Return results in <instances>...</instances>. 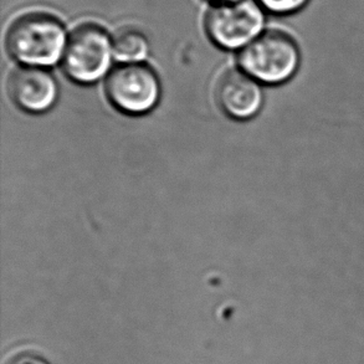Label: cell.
<instances>
[{
  "mask_svg": "<svg viewBox=\"0 0 364 364\" xmlns=\"http://www.w3.org/2000/svg\"><path fill=\"white\" fill-rule=\"evenodd\" d=\"M64 24L48 13H26L10 25L5 45L13 59L25 66H50L63 60L68 43Z\"/></svg>",
  "mask_w": 364,
  "mask_h": 364,
  "instance_id": "1",
  "label": "cell"
},
{
  "mask_svg": "<svg viewBox=\"0 0 364 364\" xmlns=\"http://www.w3.org/2000/svg\"><path fill=\"white\" fill-rule=\"evenodd\" d=\"M239 64L252 79L264 84H282L299 69L300 50L290 35L267 30L242 50Z\"/></svg>",
  "mask_w": 364,
  "mask_h": 364,
  "instance_id": "2",
  "label": "cell"
},
{
  "mask_svg": "<svg viewBox=\"0 0 364 364\" xmlns=\"http://www.w3.org/2000/svg\"><path fill=\"white\" fill-rule=\"evenodd\" d=\"M264 25L265 10L256 0L212 5L204 20L209 39L225 50L244 49L264 33Z\"/></svg>",
  "mask_w": 364,
  "mask_h": 364,
  "instance_id": "3",
  "label": "cell"
},
{
  "mask_svg": "<svg viewBox=\"0 0 364 364\" xmlns=\"http://www.w3.org/2000/svg\"><path fill=\"white\" fill-rule=\"evenodd\" d=\"M112 38L96 24H82L71 31L66 43L63 69L79 84H92L101 79L111 65Z\"/></svg>",
  "mask_w": 364,
  "mask_h": 364,
  "instance_id": "4",
  "label": "cell"
},
{
  "mask_svg": "<svg viewBox=\"0 0 364 364\" xmlns=\"http://www.w3.org/2000/svg\"><path fill=\"white\" fill-rule=\"evenodd\" d=\"M105 90L116 109L132 116L148 114L161 99L157 75L141 63L116 68L109 74Z\"/></svg>",
  "mask_w": 364,
  "mask_h": 364,
  "instance_id": "5",
  "label": "cell"
},
{
  "mask_svg": "<svg viewBox=\"0 0 364 364\" xmlns=\"http://www.w3.org/2000/svg\"><path fill=\"white\" fill-rule=\"evenodd\" d=\"M10 99L30 114H43L54 106L59 89L48 71L36 66H23L10 75Z\"/></svg>",
  "mask_w": 364,
  "mask_h": 364,
  "instance_id": "6",
  "label": "cell"
},
{
  "mask_svg": "<svg viewBox=\"0 0 364 364\" xmlns=\"http://www.w3.org/2000/svg\"><path fill=\"white\" fill-rule=\"evenodd\" d=\"M251 76L232 70L222 76L217 87L218 104L235 119L254 117L262 106V91Z\"/></svg>",
  "mask_w": 364,
  "mask_h": 364,
  "instance_id": "7",
  "label": "cell"
},
{
  "mask_svg": "<svg viewBox=\"0 0 364 364\" xmlns=\"http://www.w3.org/2000/svg\"><path fill=\"white\" fill-rule=\"evenodd\" d=\"M112 49L114 58L123 64H138L147 58L149 43L141 30L127 26L114 35Z\"/></svg>",
  "mask_w": 364,
  "mask_h": 364,
  "instance_id": "8",
  "label": "cell"
},
{
  "mask_svg": "<svg viewBox=\"0 0 364 364\" xmlns=\"http://www.w3.org/2000/svg\"><path fill=\"white\" fill-rule=\"evenodd\" d=\"M262 9L275 15L295 14L304 9L310 0H256Z\"/></svg>",
  "mask_w": 364,
  "mask_h": 364,
  "instance_id": "9",
  "label": "cell"
},
{
  "mask_svg": "<svg viewBox=\"0 0 364 364\" xmlns=\"http://www.w3.org/2000/svg\"><path fill=\"white\" fill-rule=\"evenodd\" d=\"M9 364H49L46 360L40 358L38 355L24 353V355H16L11 360Z\"/></svg>",
  "mask_w": 364,
  "mask_h": 364,
  "instance_id": "10",
  "label": "cell"
},
{
  "mask_svg": "<svg viewBox=\"0 0 364 364\" xmlns=\"http://www.w3.org/2000/svg\"><path fill=\"white\" fill-rule=\"evenodd\" d=\"M212 5L228 4V3H235L239 0H207Z\"/></svg>",
  "mask_w": 364,
  "mask_h": 364,
  "instance_id": "11",
  "label": "cell"
}]
</instances>
